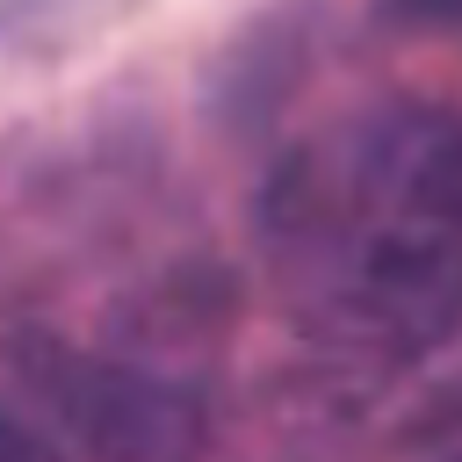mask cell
<instances>
[{
  "instance_id": "cell-1",
  "label": "cell",
  "mask_w": 462,
  "mask_h": 462,
  "mask_svg": "<svg viewBox=\"0 0 462 462\" xmlns=\"http://www.w3.org/2000/svg\"><path fill=\"white\" fill-rule=\"evenodd\" d=\"M318 253V318L383 361H426L462 339V238L404 217H332Z\"/></svg>"
},
{
  "instance_id": "cell-2",
  "label": "cell",
  "mask_w": 462,
  "mask_h": 462,
  "mask_svg": "<svg viewBox=\"0 0 462 462\" xmlns=\"http://www.w3.org/2000/svg\"><path fill=\"white\" fill-rule=\"evenodd\" d=\"M22 383L87 462H188L202 448V390L144 361L36 339L22 354Z\"/></svg>"
},
{
  "instance_id": "cell-3",
  "label": "cell",
  "mask_w": 462,
  "mask_h": 462,
  "mask_svg": "<svg viewBox=\"0 0 462 462\" xmlns=\"http://www.w3.org/2000/svg\"><path fill=\"white\" fill-rule=\"evenodd\" d=\"M310 58H318V22L303 7H282V14H260L253 29H238V43H224V65L209 87L217 123L231 137H267L282 123V108L296 101V87L310 79Z\"/></svg>"
},
{
  "instance_id": "cell-4",
  "label": "cell",
  "mask_w": 462,
  "mask_h": 462,
  "mask_svg": "<svg viewBox=\"0 0 462 462\" xmlns=\"http://www.w3.org/2000/svg\"><path fill=\"white\" fill-rule=\"evenodd\" d=\"M116 7L130 0H0V43L51 51V43H72L79 29H101Z\"/></svg>"
},
{
  "instance_id": "cell-5",
  "label": "cell",
  "mask_w": 462,
  "mask_h": 462,
  "mask_svg": "<svg viewBox=\"0 0 462 462\" xmlns=\"http://www.w3.org/2000/svg\"><path fill=\"white\" fill-rule=\"evenodd\" d=\"M368 14L390 36H462V0H368Z\"/></svg>"
},
{
  "instance_id": "cell-6",
  "label": "cell",
  "mask_w": 462,
  "mask_h": 462,
  "mask_svg": "<svg viewBox=\"0 0 462 462\" xmlns=\"http://www.w3.org/2000/svg\"><path fill=\"white\" fill-rule=\"evenodd\" d=\"M0 462H72L36 419H22V411H0Z\"/></svg>"
},
{
  "instance_id": "cell-7",
  "label": "cell",
  "mask_w": 462,
  "mask_h": 462,
  "mask_svg": "<svg viewBox=\"0 0 462 462\" xmlns=\"http://www.w3.org/2000/svg\"><path fill=\"white\" fill-rule=\"evenodd\" d=\"M448 462H462V448H455V455H448Z\"/></svg>"
}]
</instances>
